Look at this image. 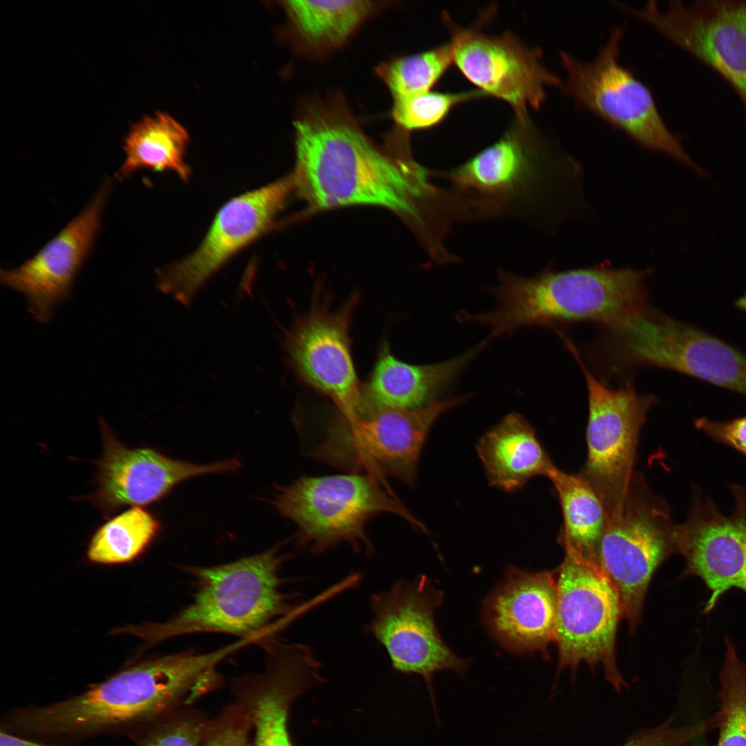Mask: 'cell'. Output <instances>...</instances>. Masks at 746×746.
<instances>
[{
  "mask_svg": "<svg viewBox=\"0 0 746 746\" xmlns=\"http://www.w3.org/2000/svg\"><path fill=\"white\" fill-rule=\"evenodd\" d=\"M293 124L296 162L291 175L307 212L382 207L401 219L422 247L448 229L452 194L431 181L432 170L415 161L410 133L395 126L383 146H378L336 94L303 104Z\"/></svg>",
  "mask_w": 746,
  "mask_h": 746,
  "instance_id": "cell-1",
  "label": "cell"
},
{
  "mask_svg": "<svg viewBox=\"0 0 746 746\" xmlns=\"http://www.w3.org/2000/svg\"><path fill=\"white\" fill-rule=\"evenodd\" d=\"M211 665L206 653L194 651L155 658L66 700L15 708L10 726L20 736L50 743L131 736L166 711L191 704Z\"/></svg>",
  "mask_w": 746,
  "mask_h": 746,
  "instance_id": "cell-2",
  "label": "cell"
},
{
  "mask_svg": "<svg viewBox=\"0 0 746 746\" xmlns=\"http://www.w3.org/2000/svg\"><path fill=\"white\" fill-rule=\"evenodd\" d=\"M647 271L597 267L524 276L498 268L497 283L489 287L493 310L461 312V322L490 328L488 340L527 326H554L582 321L606 327L647 308Z\"/></svg>",
  "mask_w": 746,
  "mask_h": 746,
  "instance_id": "cell-3",
  "label": "cell"
},
{
  "mask_svg": "<svg viewBox=\"0 0 746 746\" xmlns=\"http://www.w3.org/2000/svg\"><path fill=\"white\" fill-rule=\"evenodd\" d=\"M283 560L274 547L227 564L186 567L196 589L191 602L164 622L129 631L150 644L198 633L260 642L269 636L273 621L290 610L281 590Z\"/></svg>",
  "mask_w": 746,
  "mask_h": 746,
  "instance_id": "cell-4",
  "label": "cell"
},
{
  "mask_svg": "<svg viewBox=\"0 0 746 746\" xmlns=\"http://www.w3.org/2000/svg\"><path fill=\"white\" fill-rule=\"evenodd\" d=\"M517 121L463 164L433 171L468 200L478 220L505 218L537 225L545 216L559 162L529 121Z\"/></svg>",
  "mask_w": 746,
  "mask_h": 746,
  "instance_id": "cell-5",
  "label": "cell"
},
{
  "mask_svg": "<svg viewBox=\"0 0 746 746\" xmlns=\"http://www.w3.org/2000/svg\"><path fill=\"white\" fill-rule=\"evenodd\" d=\"M273 502L296 526L298 545L314 554L347 543L357 553L372 555L374 548L366 526L382 513L400 516L427 533L380 478L367 474L303 476L278 487Z\"/></svg>",
  "mask_w": 746,
  "mask_h": 746,
  "instance_id": "cell-6",
  "label": "cell"
},
{
  "mask_svg": "<svg viewBox=\"0 0 746 746\" xmlns=\"http://www.w3.org/2000/svg\"><path fill=\"white\" fill-rule=\"evenodd\" d=\"M469 398L439 399L411 410L377 405L363 398L354 411L338 415L311 455L353 473L390 476L413 486L430 428L443 413Z\"/></svg>",
  "mask_w": 746,
  "mask_h": 746,
  "instance_id": "cell-7",
  "label": "cell"
},
{
  "mask_svg": "<svg viewBox=\"0 0 746 746\" xmlns=\"http://www.w3.org/2000/svg\"><path fill=\"white\" fill-rule=\"evenodd\" d=\"M624 25L615 27L591 61L560 53L561 89L582 108L622 131L644 148L667 155L703 174L669 128L649 88L620 61Z\"/></svg>",
  "mask_w": 746,
  "mask_h": 746,
  "instance_id": "cell-8",
  "label": "cell"
},
{
  "mask_svg": "<svg viewBox=\"0 0 746 746\" xmlns=\"http://www.w3.org/2000/svg\"><path fill=\"white\" fill-rule=\"evenodd\" d=\"M676 525L669 505L636 473L621 504L608 515L596 565L616 592L631 631L639 624L654 572L677 553Z\"/></svg>",
  "mask_w": 746,
  "mask_h": 746,
  "instance_id": "cell-9",
  "label": "cell"
},
{
  "mask_svg": "<svg viewBox=\"0 0 746 746\" xmlns=\"http://www.w3.org/2000/svg\"><path fill=\"white\" fill-rule=\"evenodd\" d=\"M609 329L624 362L667 368L746 396V354L702 329L648 307Z\"/></svg>",
  "mask_w": 746,
  "mask_h": 746,
  "instance_id": "cell-10",
  "label": "cell"
},
{
  "mask_svg": "<svg viewBox=\"0 0 746 746\" xmlns=\"http://www.w3.org/2000/svg\"><path fill=\"white\" fill-rule=\"evenodd\" d=\"M555 638L558 671L579 664L603 666L606 680L620 694L627 684L615 660V636L622 618L616 592L595 565L565 553L556 571Z\"/></svg>",
  "mask_w": 746,
  "mask_h": 746,
  "instance_id": "cell-11",
  "label": "cell"
},
{
  "mask_svg": "<svg viewBox=\"0 0 746 746\" xmlns=\"http://www.w3.org/2000/svg\"><path fill=\"white\" fill-rule=\"evenodd\" d=\"M565 345L582 369L588 391L587 456L579 475L599 495L608 515L628 490L640 433L658 399L637 392L629 383L618 389L605 385L585 365L573 342Z\"/></svg>",
  "mask_w": 746,
  "mask_h": 746,
  "instance_id": "cell-12",
  "label": "cell"
},
{
  "mask_svg": "<svg viewBox=\"0 0 746 746\" xmlns=\"http://www.w3.org/2000/svg\"><path fill=\"white\" fill-rule=\"evenodd\" d=\"M443 601L427 576L412 581L399 580L385 591L370 598L372 613L365 632L383 646L393 668L421 676L427 686L437 716L432 678L442 670L464 677L469 662L456 656L437 629L434 613Z\"/></svg>",
  "mask_w": 746,
  "mask_h": 746,
  "instance_id": "cell-13",
  "label": "cell"
},
{
  "mask_svg": "<svg viewBox=\"0 0 746 746\" xmlns=\"http://www.w3.org/2000/svg\"><path fill=\"white\" fill-rule=\"evenodd\" d=\"M617 9L650 26L719 73L740 100L746 131V1H650Z\"/></svg>",
  "mask_w": 746,
  "mask_h": 746,
  "instance_id": "cell-14",
  "label": "cell"
},
{
  "mask_svg": "<svg viewBox=\"0 0 746 746\" xmlns=\"http://www.w3.org/2000/svg\"><path fill=\"white\" fill-rule=\"evenodd\" d=\"M357 302L353 295L331 309L325 299H314L295 319L283 343L287 364L298 379L331 399L342 414L354 411L363 399L350 337Z\"/></svg>",
  "mask_w": 746,
  "mask_h": 746,
  "instance_id": "cell-15",
  "label": "cell"
},
{
  "mask_svg": "<svg viewBox=\"0 0 746 746\" xmlns=\"http://www.w3.org/2000/svg\"><path fill=\"white\" fill-rule=\"evenodd\" d=\"M730 490L734 508L726 515L696 488L687 519L676 525V552L685 560L680 579L703 582L709 591L706 615L729 590L746 593V487L731 484Z\"/></svg>",
  "mask_w": 746,
  "mask_h": 746,
  "instance_id": "cell-16",
  "label": "cell"
},
{
  "mask_svg": "<svg viewBox=\"0 0 746 746\" xmlns=\"http://www.w3.org/2000/svg\"><path fill=\"white\" fill-rule=\"evenodd\" d=\"M292 191L289 175L227 202L199 247L159 271L157 287L181 304L189 305L210 276L271 227Z\"/></svg>",
  "mask_w": 746,
  "mask_h": 746,
  "instance_id": "cell-17",
  "label": "cell"
},
{
  "mask_svg": "<svg viewBox=\"0 0 746 746\" xmlns=\"http://www.w3.org/2000/svg\"><path fill=\"white\" fill-rule=\"evenodd\" d=\"M450 41L454 64L466 78L486 95L508 104L522 123L529 121V106H542L547 86H562V79L544 65L540 50L512 33L455 28Z\"/></svg>",
  "mask_w": 746,
  "mask_h": 746,
  "instance_id": "cell-18",
  "label": "cell"
},
{
  "mask_svg": "<svg viewBox=\"0 0 746 746\" xmlns=\"http://www.w3.org/2000/svg\"><path fill=\"white\" fill-rule=\"evenodd\" d=\"M265 665L259 673L232 680L234 700L247 711L254 732L253 746H293L289 715L293 702L324 681L312 649L269 636L260 642Z\"/></svg>",
  "mask_w": 746,
  "mask_h": 746,
  "instance_id": "cell-19",
  "label": "cell"
},
{
  "mask_svg": "<svg viewBox=\"0 0 746 746\" xmlns=\"http://www.w3.org/2000/svg\"><path fill=\"white\" fill-rule=\"evenodd\" d=\"M102 455L97 463L96 489L88 500L104 513L131 505L151 504L188 479L233 472L236 459L197 464L170 458L149 448H129L120 443L100 419Z\"/></svg>",
  "mask_w": 746,
  "mask_h": 746,
  "instance_id": "cell-20",
  "label": "cell"
},
{
  "mask_svg": "<svg viewBox=\"0 0 746 746\" xmlns=\"http://www.w3.org/2000/svg\"><path fill=\"white\" fill-rule=\"evenodd\" d=\"M111 182L106 181L88 204L32 258L1 269V283L22 294L28 311L47 323L55 307L70 295L75 278L91 250L101 223Z\"/></svg>",
  "mask_w": 746,
  "mask_h": 746,
  "instance_id": "cell-21",
  "label": "cell"
},
{
  "mask_svg": "<svg viewBox=\"0 0 746 746\" xmlns=\"http://www.w3.org/2000/svg\"><path fill=\"white\" fill-rule=\"evenodd\" d=\"M557 596L555 572L513 567L485 602L486 625L508 651L548 657V646L555 638Z\"/></svg>",
  "mask_w": 746,
  "mask_h": 746,
  "instance_id": "cell-22",
  "label": "cell"
},
{
  "mask_svg": "<svg viewBox=\"0 0 746 746\" xmlns=\"http://www.w3.org/2000/svg\"><path fill=\"white\" fill-rule=\"evenodd\" d=\"M488 343L485 340L460 356L432 365L403 362L385 343L363 388V398L371 403L392 408L424 407L439 399Z\"/></svg>",
  "mask_w": 746,
  "mask_h": 746,
  "instance_id": "cell-23",
  "label": "cell"
},
{
  "mask_svg": "<svg viewBox=\"0 0 746 746\" xmlns=\"http://www.w3.org/2000/svg\"><path fill=\"white\" fill-rule=\"evenodd\" d=\"M287 17L285 35L299 53L325 56L346 44L385 5L365 0L280 1Z\"/></svg>",
  "mask_w": 746,
  "mask_h": 746,
  "instance_id": "cell-24",
  "label": "cell"
},
{
  "mask_svg": "<svg viewBox=\"0 0 746 746\" xmlns=\"http://www.w3.org/2000/svg\"><path fill=\"white\" fill-rule=\"evenodd\" d=\"M478 455L492 486L514 492L555 467L532 425L519 414H507L480 438Z\"/></svg>",
  "mask_w": 746,
  "mask_h": 746,
  "instance_id": "cell-25",
  "label": "cell"
},
{
  "mask_svg": "<svg viewBox=\"0 0 746 746\" xmlns=\"http://www.w3.org/2000/svg\"><path fill=\"white\" fill-rule=\"evenodd\" d=\"M548 477L562 511L559 541L565 553L597 566L599 545L608 517L602 499L579 474L567 473L555 466Z\"/></svg>",
  "mask_w": 746,
  "mask_h": 746,
  "instance_id": "cell-26",
  "label": "cell"
},
{
  "mask_svg": "<svg viewBox=\"0 0 746 746\" xmlns=\"http://www.w3.org/2000/svg\"><path fill=\"white\" fill-rule=\"evenodd\" d=\"M189 142L186 128L166 113L157 112L135 124L124 140V161L116 177L123 180L141 169L171 171L187 180L191 170L185 162Z\"/></svg>",
  "mask_w": 746,
  "mask_h": 746,
  "instance_id": "cell-27",
  "label": "cell"
},
{
  "mask_svg": "<svg viewBox=\"0 0 746 746\" xmlns=\"http://www.w3.org/2000/svg\"><path fill=\"white\" fill-rule=\"evenodd\" d=\"M160 529L153 514L134 506L99 527L89 544L88 557L100 564L131 561L149 546Z\"/></svg>",
  "mask_w": 746,
  "mask_h": 746,
  "instance_id": "cell-28",
  "label": "cell"
},
{
  "mask_svg": "<svg viewBox=\"0 0 746 746\" xmlns=\"http://www.w3.org/2000/svg\"><path fill=\"white\" fill-rule=\"evenodd\" d=\"M454 64L450 41L430 50L394 57L376 66L375 72L393 99L432 90Z\"/></svg>",
  "mask_w": 746,
  "mask_h": 746,
  "instance_id": "cell-29",
  "label": "cell"
},
{
  "mask_svg": "<svg viewBox=\"0 0 746 746\" xmlns=\"http://www.w3.org/2000/svg\"><path fill=\"white\" fill-rule=\"evenodd\" d=\"M724 642L720 709L714 717L718 728L716 746H746V662L738 657L729 636H725Z\"/></svg>",
  "mask_w": 746,
  "mask_h": 746,
  "instance_id": "cell-30",
  "label": "cell"
},
{
  "mask_svg": "<svg viewBox=\"0 0 746 746\" xmlns=\"http://www.w3.org/2000/svg\"><path fill=\"white\" fill-rule=\"evenodd\" d=\"M210 718L184 705L175 707L131 735L135 746H201Z\"/></svg>",
  "mask_w": 746,
  "mask_h": 746,
  "instance_id": "cell-31",
  "label": "cell"
},
{
  "mask_svg": "<svg viewBox=\"0 0 746 746\" xmlns=\"http://www.w3.org/2000/svg\"><path fill=\"white\" fill-rule=\"evenodd\" d=\"M484 96L479 89L457 93L429 90L393 99L390 116L396 126L408 133L430 128L441 123L456 106Z\"/></svg>",
  "mask_w": 746,
  "mask_h": 746,
  "instance_id": "cell-32",
  "label": "cell"
},
{
  "mask_svg": "<svg viewBox=\"0 0 746 746\" xmlns=\"http://www.w3.org/2000/svg\"><path fill=\"white\" fill-rule=\"evenodd\" d=\"M251 732L246 709L234 700L210 718L201 746H253Z\"/></svg>",
  "mask_w": 746,
  "mask_h": 746,
  "instance_id": "cell-33",
  "label": "cell"
},
{
  "mask_svg": "<svg viewBox=\"0 0 746 746\" xmlns=\"http://www.w3.org/2000/svg\"><path fill=\"white\" fill-rule=\"evenodd\" d=\"M676 716L649 729H642L630 736L622 746H685L711 729L710 719L691 725H676Z\"/></svg>",
  "mask_w": 746,
  "mask_h": 746,
  "instance_id": "cell-34",
  "label": "cell"
},
{
  "mask_svg": "<svg viewBox=\"0 0 746 746\" xmlns=\"http://www.w3.org/2000/svg\"><path fill=\"white\" fill-rule=\"evenodd\" d=\"M696 428L713 440L727 445L746 456V414L727 421L705 417L694 421Z\"/></svg>",
  "mask_w": 746,
  "mask_h": 746,
  "instance_id": "cell-35",
  "label": "cell"
},
{
  "mask_svg": "<svg viewBox=\"0 0 746 746\" xmlns=\"http://www.w3.org/2000/svg\"><path fill=\"white\" fill-rule=\"evenodd\" d=\"M0 746H59L55 743L19 736L3 729L0 732Z\"/></svg>",
  "mask_w": 746,
  "mask_h": 746,
  "instance_id": "cell-36",
  "label": "cell"
},
{
  "mask_svg": "<svg viewBox=\"0 0 746 746\" xmlns=\"http://www.w3.org/2000/svg\"><path fill=\"white\" fill-rule=\"evenodd\" d=\"M735 306L738 309L746 312V293L735 302Z\"/></svg>",
  "mask_w": 746,
  "mask_h": 746,
  "instance_id": "cell-37",
  "label": "cell"
}]
</instances>
